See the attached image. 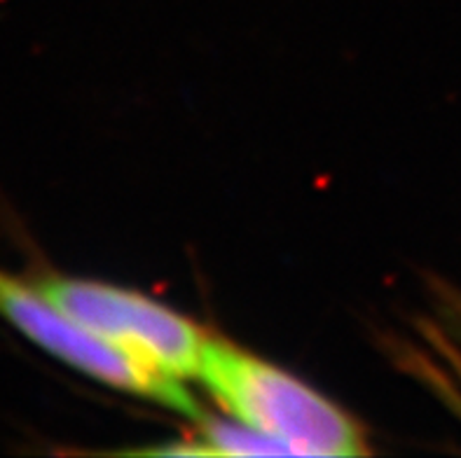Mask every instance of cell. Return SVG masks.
<instances>
[{"mask_svg":"<svg viewBox=\"0 0 461 458\" xmlns=\"http://www.w3.org/2000/svg\"><path fill=\"white\" fill-rule=\"evenodd\" d=\"M197 379L230 417L284 442L293 456L368 452L361 426L342 407L222 337H206Z\"/></svg>","mask_w":461,"mask_h":458,"instance_id":"obj_1","label":"cell"},{"mask_svg":"<svg viewBox=\"0 0 461 458\" xmlns=\"http://www.w3.org/2000/svg\"><path fill=\"white\" fill-rule=\"evenodd\" d=\"M31 283L59 309L87 325L139 365L171 379H197L206 337L197 323L143 292L73 279L64 274H35Z\"/></svg>","mask_w":461,"mask_h":458,"instance_id":"obj_2","label":"cell"},{"mask_svg":"<svg viewBox=\"0 0 461 458\" xmlns=\"http://www.w3.org/2000/svg\"><path fill=\"white\" fill-rule=\"evenodd\" d=\"M0 319L41 351L108 389L139 395L194 421L202 417L197 400L183 382L139 365L87 325L50 302L29 276L23 279L0 269Z\"/></svg>","mask_w":461,"mask_h":458,"instance_id":"obj_3","label":"cell"},{"mask_svg":"<svg viewBox=\"0 0 461 458\" xmlns=\"http://www.w3.org/2000/svg\"><path fill=\"white\" fill-rule=\"evenodd\" d=\"M197 437L206 445L211 456H288L293 452L284 442L265 436L240 418H197Z\"/></svg>","mask_w":461,"mask_h":458,"instance_id":"obj_4","label":"cell"},{"mask_svg":"<svg viewBox=\"0 0 461 458\" xmlns=\"http://www.w3.org/2000/svg\"><path fill=\"white\" fill-rule=\"evenodd\" d=\"M452 363H455V365H456V372H459V377H461V360L456 358V355H452Z\"/></svg>","mask_w":461,"mask_h":458,"instance_id":"obj_5","label":"cell"}]
</instances>
